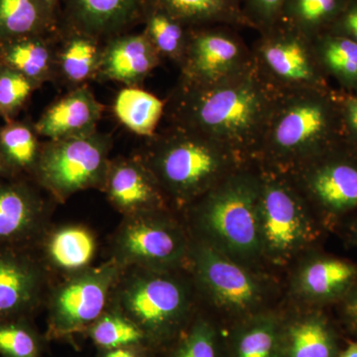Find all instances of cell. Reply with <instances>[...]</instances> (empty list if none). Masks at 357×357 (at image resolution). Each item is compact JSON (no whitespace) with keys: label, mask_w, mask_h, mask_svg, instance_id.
Segmentation results:
<instances>
[{"label":"cell","mask_w":357,"mask_h":357,"mask_svg":"<svg viewBox=\"0 0 357 357\" xmlns=\"http://www.w3.org/2000/svg\"><path fill=\"white\" fill-rule=\"evenodd\" d=\"M279 96L253 63L222 83L178 84L169 103V115L172 124L203 134L246 161L256 162Z\"/></svg>","instance_id":"cell-1"},{"label":"cell","mask_w":357,"mask_h":357,"mask_svg":"<svg viewBox=\"0 0 357 357\" xmlns=\"http://www.w3.org/2000/svg\"><path fill=\"white\" fill-rule=\"evenodd\" d=\"M342 142L337 91L307 89L280 93L256 162L287 174Z\"/></svg>","instance_id":"cell-2"},{"label":"cell","mask_w":357,"mask_h":357,"mask_svg":"<svg viewBox=\"0 0 357 357\" xmlns=\"http://www.w3.org/2000/svg\"><path fill=\"white\" fill-rule=\"evenodd\" d=\"M143 161L165 198L178 206H191L250 163L217 141L176 124L152 136Z\"/></svg>","instance_id":"cell-3"},{"label":"cell","mask_w":357,"mask_h":357,"mask_svg":"<svg viewBox=\"0 0 357 357\" xmlns=\"http://www.w3.org/2000/svg\"><path fill=\"white\" fill-rule=\"evenodd\" d=\"M260 185L259 164L250 162L190 206L201 241L245 266L262 257Z\"/></svg>","instance_id":"cell-4"},{"label":"cell","mask_w":357,"mask_h":357,"mask_svg":"<svg viewBox=\"0 0 357 357\" xmlns=\"http://www.w3.org/2000/svg\"><path fill=\"white\" fill-rule=\"evenodd\" d=\"M128 269L112 290L115 311L132 321L148 342L162 344L177 337L192 310L189 284L174 270Z\"/></svg>","instance_id":"cell-5"},{"label":"cell","mask_w":357,"mask_h":357,"mask_svg":"<svg viewBox=\"0 0 357 357\" xmlns=\"http://www.w3.org/2000/svg\"><path fill=\"white\" fill-rule=\"evenodd\" d=\"M259 167L262 257L276 265L286 264L316 238L312 210L288 175Z\"/></svg>","instance_id":"cell-6"},{"label":"cell","mask_w":357,"mask_h":357,"mask_svg":"<svg viewBox=\"0 0 357 357\" xmlns=\"http://www.w3.org/2000/svg\"><path fill=\"white\" fill-rule=\"evenodd\" d=\"M110 141L93 132L50 140L41 147L32 175L58 199L102 187L110 161Z\"/></svg>","instance_id":"cell-7"},{"label":"cell","mask_w":357,"mask_h":357,"mask_svg":"<svg viewBox=\"0 0 357 357\" xmlns=\"http://www.w3.org/2000/svg\"><path fill=\"white\" fill-rule=\"evenodd\" d=\"M251 51L256 69L279 93L332 89L312 40L282 21L259 32Z\"/></svg>","instance_id":"cell-8"},{"label":"cell","mask_w":357,"mask_h":357,"mask_svg":"<svg viewBox=\"0 0 357 357\" xmlns=\"http://www.w3.org/2000/svg\"><path fill=\"white\" fill-rule=\"evenodd\" d=\"M114 257L122 269L175 270L189 257L184 230L163 210L126 215L115 234Z\"/></svg>","instance_id":"cell-9"},{"label":"cell","mask_w":357,"mask_h":357,"mask_svg":"<svg viewBox=\"0 0 357 357\" xmlns=\"http://www.w3.org/2000/svg\"><path fill=\"white\" fill-rule=\"evenodd\" d=\"M286 175L326 220L357 210V152L344 142Z\"/></svg>","instance_id":"cell-10"},{"label":"cell","mask_w":357,"mask_h":357,"mask_svg":"<svg viewBox=\"0 0 357 357\" xmlns=\"http://www.w3.org/2000/svg\"><path fill=\"white\" fill-rule=\"evenodd\" d=\"M123 269L114 259L70 274L48 297V323L54 337L86 330L105 312Z\"/></svg>","instance_id":"cell-11"},{"label":"cell","mask_w":357,"mask_h":357,"mask_svg":"<svg viewBox=\"0 0 357 357\" xmlns=\"http://www.w3.org/2000/svg\"><path fill=\"white\" fill-rule=\"evenodd\" d=\"M189 257L197 284L213 306L243 318L259 312L266 289L248 266L202 241L191 245Z\"/></svg>","instance_id":"cell-12"},{"label":"cell","mask_w":357,"mask_h":357,"mask_svg":"<svg viewBox=\"0 0 357 357\" xmlns=\"http://www.w3.org/2000/svg\"><path fill=\"white\" fill-rule=\"evenodd\" d=\"M234 28L227 25L192 28L180 63V86H213L241 74L253 65L251 48Z\"/></svg>","instance_id":"cell-13"},{"label":"cell","mask_w":357,"mask_h":357,"mask_svg":"<svg viewBox=\"0 0 357 357\" xmlns=\"http://www.w3.org/2000/svg\"><path fill=\"white\" fill-rule=\"evenodd\" d=\"M47 282L35 248H0V319H29L44 302Z\"/></svg>","instance_id":"cell-14"},{"label":"cell","mask_w":357,"mask_h":357,"mask_svg":"<svg viewBox=\"0 0 357 357\" xmlns=\"http://www.w3.org/2000/svg\"><path fill=\"white\" fill-rule=\"evenodd\" d=\"M47 230V206L27 181L0 178V248H34Z\"/></svg>","instance_id":"cell-15"},{"label":"cell","mask_w":357,"mask_h":357,"mask_svg":"<svg viewBox=\"0 0 357 357\" xmlns=\"http://www.w3.org/2000/svg\"><path fill=\"white\" fill-rule=\"evenodd\" d=\"M102 188L110 203L126 217L163 210L165 196L142 159L110 162Z\"/></svg>","instance_id":"cell-16"},{"label":"cell","mask_w":357,"mask_h":357,"mask_svg":"<svg viewBox=\"0 0 357 357\" xmlns=\"http://www.w3.org/2000/svg\"><path fill=\"white\" fill-rule=\"evenodd\" d=\"M356 282L357 265L332 256H314L298 267L292 288L300 299L319 306L340 302Z\"/></svg>","instance_id":"cell-17"},{"label":"cell","mask_w":357,"mask_h":357,"mask_svg":"<svg viewBox=\"0 0 357 357\" xmlns=\"http://www.w3.org/2000/svg\"><path fill=\"white\" fill-rule=\"evenodd\" d=\"M102 110V105L88 89H77L52 105L34 128L50 140L93 132Z\"/></svg>","instance_id":"cell-18"},{"label":"cell","mask_w":357,"mask_h":357,"mask_svg":"<svg viewBox=\"0 0 357 357\" xmlns=\"http://www.w3.org/2000/svg\"><path fill=\"white\" fill-rule=\"evenodd\" d=\"M161 57L147 35H130L112 41L100 57L102 73L126 84H139L159 65Z\"/></svg>","instance_id":"cell-19"},{"label":"cell","mask_w":357,"mask_h":357,"mask_svg":"<svg viewBox=\"0 0 357 357\" xmlns=\"http://www.w3.org/2000/svg\"><path fill=\"white\" fill-rule=\"evenodd\" d=\"M284 357H337L340 337L330 319L312 311L284 321Z\"/></svg>","instance_id":"cell-20"},{"label":"cell","mask_w":357,"mask_h":357,"mask_svg":"<svg viewBox=\"0 0 357 357\" xmlns=\"http://www.w3.org/2000/svg\"><path fill=\"white\" fill-rule=\"evenodd\" d=\"M37 245L45 266H51L69 275L91 267L95 258L96 239L91 230L82 225H65L45 231Z\"/></svg>","instance_id":"cell-21"},{"label":"cell","mask_w":357,"mask_h":357,"mask_svg":"<svg viewBox=\"0 0 357 357\" xmlns=\"http://www.w3.org/2000/svg\"><path fill=\"white\" fill-rule=\"evenodd\" d=\"M284 321L273 312L245 317L229 337V357H284Z\"/></svg>","instance_id":"cell-22"},{"label":"cell","mask_w":357,"mask_h":357,"mask_svg":"<svg viewBox=\"0 0 357 357\" xmlns=\"http://www.w3.org/2000/svg\"><path fill=\"white\" fill-rule=\"evenodd\" d=\"M191 28L227 25L251 28L241 0H151Z\"/></svg>","instance_id":"cell-23"},{"label":"cell","mask_w":357,"mask_h":357,"mask_svg":"<svg viewBox=\"0 0 357 357\" xmlns=\"http://www.w3.org/2000/svg\"><path fill=\"white\" fill-rule=\"evenodd\" d=\"M314 53L326 77H333L344 93L357 95V44L331 33L312 40Z\"/></svg>","instance_id":"cell-24"},{"label":"cell","mask_w":357,"mask_h":357,"mask_svg":"<svg viewBox=\"0 0 357 357\" xmlns=\"http://www.w3.org/2000/svg\"><path fill=\"white\" fill-rule=\"evenodd\" d=\"M165 112V103L143 89L128 88L119 91L114 112L134 133L152 137Z\"/></svg>","instance_id":"cell-25"},{"label":"cell","mask_w":357,"mask_h":357,"mask_svg":"<svg viewBox=\"0 0 357 357\" xmlns=\"http://www.w3.org/2000/svg\"><path fill=\"white\" fill-rule=\"evenodd\" d=\"M138 0H70L73 17L89 34L121 27L132 17Z\"/></svg>","instance_id":"cell-26"},{"label":"cell","mask_w":357,"mask_h":357,"mask_svg":"<svg viewBox=\"0 0 357 357\" xmlns=\"http://www.w3.org/2000/svg\"><path fill=\"white\" fill-rule=\"evenodd\" d=\"M347 0H286L282 22L314 40L328 32Z\"/></svg>","instance_id":"cell-27"},{"label":"cell","mask_w":357,"mask_h":357,"mask_svg":"<svg viewBox=\"0 0 357 357\" xmlns=\"http://www.w3.org/2000/svg\"><path fill=\"white\" fill-rule=\"evenodd\" d=\"M0 55L4 66L38 86L50 74L51 52L39 35L0 44Z\"/></svg>","instance_id":"cell-28"},{"label":"cell","mask_w":357,"mask_h":357,"mask_svg":"<svg viewBox=\"0 0 357 357\" xmlns=\"http://www.w3.org/2000/svg\"><path fill=\"white\" fill-rule=\"evenodd\" d=\"M49 15L41 0H0V44L40 35Z\"/></svg>","instance_id":"cell-29"},{"label":"cell","mask_w":357,"mask_h":357,"mask_svg":"<svg viewBox=\"0 0 357 357\" xmlns=\"http://www.w3.org/2000/svg\"><path fill=\"white\" fill-rule=\"evenodd\" d=\"M151 6L147 14L145 34L160 57L170 59L180 64L192 28L157 4L151 2Z\"/></svg>","instance_id":"cell-30"},{"label":"cell","mask_w":357,"mask_h":357,"mask_svg":"<svg viewBox=\"0 0 357 357\" xmlns=\"http://www.w3.org/2000/svg\"><path fill=\"white\" fill-rule=\"evenodd\" d=\"M36 130L23 122L11 121L0 128V154L16 175L33 174L40 147Z\"/></svg>","instance_id":"cell-31"},{"label":"cell","mask_w":357,"mask_h":357,"mask_svg":"<svg viewBox=\"0 0 357 357\" xmlns=\"http://www.w3.org/2000/svg\"><path fill=\"white\" fill-rule=\"evenodd\" d=\"M91 340L105 351L132 347L145 342L142 331L121 312H105L89 328Z\"/></svg>","instance_id":"cell-32"},{"label":"cell","mask_w":357,"mask_h":357,"mask_svg":"<svg viewBox=\"0 0 357 357\" xmlns=\"http://www.w3.org/2000/svg\"><path fill=\"white\" fill-rule=\"evenodd\" d=\"M41 342L29 319H0V356L40 357Z\"/></svg>","instance_id":"cell-33"},{"label":"cell","mask_w":357,"mask_h":357,"mask_svg":"<svg viewBox=\"0 0 357 357\" xmlns=\"http://www.w3.org/2000/svg\"><path fill=\"white\" fill-rule=\"evenodd\" d=\"M171 357H222L217 328L208 319H196L178 340Z\"/></svg>","instance_id":"cell-34"},{"label":"cell","mask_w":357,"mask_h":357,"mask_svg":"<svg viewBox=\"0 0 357 357\" xmlns=\"http://www.w3.org/2000/svg\"><path fill=\"white\" fill-rule=\"evenodd\" d=\"M100 56L95 42L86 37L70 40L61 55L66 77L75 83L86 81L100 66Z\"/></svg>","instance_id":"cell-35"},{"label":"cell","mask_w":357,"mask_h":357,"mask_svg":"<svg viewBox=\"0 0 357 357\" xmlns=\"http://www.w3.org/2000/svg\"><path fill=\"white\" fill-rule=\"evenodd\" d=\"M37 86L20 73L3 66L0 70V116L8 119L17 114Z\"/></svg>","instance_id":"cell-36"},{"label":"cell","mask_w":357,"mask_h":357,"mask_svg":"<svg viewBox=\"0 0 357 357\" xmlns=\"http://www.w3.org/2000/svg\"><path fill=\"white\" fill-rule=\"evenodd\" d=\"M286 0H241L244 15L252 29H269L281 20Z\"/></svg>","instance_id":"cell-37"},{"label":"cell","mask_w":357,"mask_h":357,"mask_svg":"<svg viewBox=\"0 0 357 357\" xmlns=\"http://www.w3.org/2000/svg\"><path fill=\"white\" fill-rule=\"evenodd\" d=\"M342 141L357 152V95L337 93Z\"/></svg>","instance_id":"cell-38"},{"label":"cell","mask_w":357,"mask_h":357,"mask_svg":"<svg viewBox=\"0 0 357 357\" xmlns=\"http://www.w3.org/2000/svg\"><path fill=\"white\" fill-rule=\"evenodd\" d=\"M326 33L344 37L357 44V0H347L342 13Z\"/></svg>","instance_id":"cell-39"},{"label":"cell","mask_w":357,"mask_h":357,"mask_svg":"<svg viewBox=\"0 0 357 357\" xmlns=\"http://www.w3.org/2000/svg\"><path fill=\"white\" fill-rule=\"evenodd\" d=\"M340 303L342 323L357 340V282Z\"/></svg>","instance_id":"cell-40"},{"label":"cell","mask_w":357,"mask_h":357,"mask_svg":"<svg viewBox=\"0 0 357 357\" xmlns=\"http://www.w3.org/2000/svg\"><path fill=\"white\" fill-rule=\"evenodd\" d=\"M102 357H138L137 354L131 351L130 347H122V349H110L107 351Z\"/></svg>","instance_id":"cell-41"},{"label":"cell","mask_w":357,"mask_h":357,"mask_svg":"<svg viewBox=\"0 0 357 357\" xmlns=\"http://www.w3.org/2000/svg\"><path fill=\"white\" fill-rule=\"evenodd\" d=\"M337 357H357V340L342 349Z\"/></svg>","instance_id":"cell-42"},{"label":"cell","mask_w":357,"mask_h":357,"mask_svg":"<svg viewBox=\"0 0 357 357\" xmlns=\"http://www.w3.org/2000/svg\"><path fill=\"white\" fill-rule=\"evenodd\" d=\"M13 176H17L13 173V171L7 166L6 161L2 158L0 154V178L13 177Z\"/></svg>","instance_id":"cell-43"},{"label":"cell","mask_w":357,"mask_h":357,"mask_svg":"<svg viewBox=\"0 0 357 357\" xmlns=\"http://www.w3.org/2000/svg\"><path fill=\"white\" fill-rule=\"evenodd\" d=\"M349 231V238L351 239L352 243L357 244V218L351 223Z\"/></svg>","instance_id":"cell-44"},{"label":"cell","mask_w":357,"mask_h":357,"mask_svg":"<svg viewBox=\"0 0 357 357\" xmlns=\"http://www.w3.org/2000/svg\"><path fill=\"white\" fill-rule=\"evenodd\" d=\"M41 1L44 6L48 9L49 13H50L51 9L53 8V6L57 0H41Z\"/></svg>","instance_id":"cell-45"},{"label":"cell","mask_w":357,"mask_h":357,"mask_svg":"<svg viewBox=\"0 0 357 357\" xmlns=\"http://www.w3.org/2000/svg\"><path fill=\"white\" fill-rule=\"evenodd\" d=\"M3 62H2L1 55H0V70L2 69V67H3Z\"/></svg>","instance_id":"cell-46"}]
</instances>
